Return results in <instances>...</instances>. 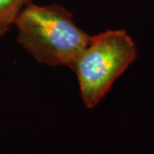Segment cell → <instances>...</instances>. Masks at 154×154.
I'll return each mask as SVG.
<instances>
[{
    "label": "cell",
    "instance_id": "obj_1",
    "mask_svg": "<svg viewBox=\"0 0 154 154\" xmlns=\"http://www.w3.org/2000/svg\"><path fill=\"white\" fill-rule=\"evenodd\" d=\"M17 42L39 63L72 66L92 35L74 21L73 14L60 5H28L15 22Z\"/></svg>",
    "mask_w": 154,
    "mask_h": 154
},
{
    "label": "cell",
    "instance_id": "obj_2",
    "mask_svg": "<svg viewBox=\"0 0 154 154\" xmlns=\"http://www.w3.org/2000/svg\"><path fill=\"white\" fill-rule=\"evenodd\" d=\"M136 56L135 44L126 30H107L91 36L70 67L76 75L87 108L94 109L99 105Z\"/></svg>",
    "mask_w": 154,
    "mask_h": 154
},
{
    "label": "cell",
    "instance_id": "obj_3",
    "mask_svg": "<svg viewBox=\"0 0 154 154\" xmlns=\"http://www.w3.org/2000/svg\"><path fill=\"white\" fill-rule=\"evenodd\" d=\"M33 0H0V38L15 26L17 17Z\"/></svg>",
    "mask_w": 154,
    "mask_h": 154
}]
</instances>
